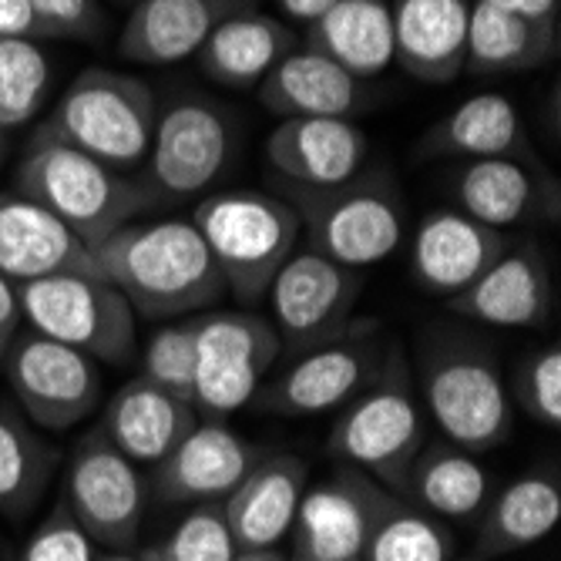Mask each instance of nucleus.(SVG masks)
Here are the masks:
<instances>
[{
	"label": "nucleus",
	"instance_id": "obj_1",
	"mask_svg": "<svg viewBox=\"0 0 561 561\" xmlns=\"http://www.w3.org/2000/svg\"><path fill=\"white\" fill-rule=\"evenodd\" d=\"M91 256L145 320H182L206 313L226 296V283L198 229L182 219L125 222L101 239Z\"/></svg>",
	"mask_w": 561,
	"mask_h": 561
},
{
	"label": "nucleus",
	"instance_id": "obj_2",
	"mask_svg": "<svg viewBox=\"0 0 561 561\" xmlns=\"http://www.w3.org/2000/svg\"><path fill=\"white\" fill-rule=\"evenodd\" d=\"M14 192L55 216L88 252L125 222L159 206V195L141 179L41 135H31L14 172Z\"/></svg>",
	"mask_w": 561,
	"mask_h": 561
},
{
	"label": "nucleus",
	"instance_id": "obj_3",
	"mask_svg": "<svg viewBox=\"0 0 561 561\" xmlns=\"http://www.w3.org/2000/svg\"><path fill=\"white\" fill-rule=\"evenodd\" d=\"M276 195H283L299 216L306 245L360 273L390 260L407 232L403 195L390 172H356L327 188L276 179Z\"/></svg>",
	"mask_w": 561,
	"mask_h": 561
},
{
	"label": "nucleus",
	"instance_id": "obj_4",
	"mask_svg": "<svg viewBox=\"0 0 561 561\" xmlns=\"http://www.w3.org/2000/svg\"><path fill=\"white\" fill-rule=\"evenodd\" d=\"M192 226L242 306L266 299L270 283L299 245V216L276 192H216L198 202Z\"/></svg>",
	"mask_w": 561,
	"mask_h": 561
},
{
	"label": "nucleus",
	"instance_id": "obj_5",
	"mask_svg": "<svg viewBox=\"0 0 561 561\" xmlns=\"http://www.w3.org/2000/svg\"><path fill=\"white\" fill-rule=\"evenodd\" d=\"M156 91L135 75L91 65L58 98L34 135L71 145L118 172L145 162L156 128Z\"/></svg>",
	"mask_w": 561,
	"mask_h": 561
},
{
	"label": "nucleus",
	"instance_id": "obj_6",
	"mask_svg": "<svg viewBox=\"0 0 561 561\" xmlns=\"http://www.w3.org/2000/svg\"><path fill=\"white\" fill-rule=\"evenodd\" d=\"M424 444L427 427L403 353L400 346H387L383 364L370 383L340 407L330 434V454L400 494L403 478Z\"/></svg>",
	"mask_w": 561,
	"mask_h": 561
},
{
	"label": "nucleus",
	"instance_id": "obj_7",
	"mask_svg": "<svg viewBox=\"0 0 561 561\" xmlns=\"http://www.w3.org/2000/svg\"><path fill=\"white\" fill-rule=\"evenodd\" d=\"M421 390L444 437L471 454L494 450L512 434L515 407L497 356L471 340H440L421 356Z\"/></svg>",
	"mask_w": 561,
	"mask_h": 561
},
{
	"label": "nucleus",
	"instance_id": "obj_8",
	"mask_svg": "<svg viewBox=\"0 0 561 561\" xmlns=\"http://www.w3.org/2000/svg\"><path fill=\"white\" fill-rule=\"evenodd\" d=\"M24 327L88 353L98 364H128L135 310L101 273H50L18 283Z\"/></svg>",
	"mask_w": 561,
	"mask_h": 561
},
{
	"label": "nucleus",
	"instance_id": "obj_9",
	"mask_svg": "<svg viewBox=\"0 0 561 561\" xmlns=\"http://www.w3.org/2000/svg\"><path fill=\"white\" fill-rule=\"evenodd\" d=\"M195 323V411L226 421L252 403L279 356L273 323L252 310H213Z\"/></svg>",
	"mask_w": 561,
	"mask_h": 561
},
{
	"label": "nucleus",
	"instance_id": "obj_10",
	"mask_svg": "<svg viewBox=\"0 0 561 561\" xmlns=\"http://www.w3.org/2000/svg\"><path fill=\"white\" fill-rule=\"evenodd\" d=\"M387 356L377 320H353L336 340L296 353L289 367L256 390V407L279 417H317L346 407L380 370Z\"/></svg>",
	"mask_w": 561,
	"mask_h": 561
},
{
	"label": "nucleus",
	"instance_id": "obj_11",
	"mask_svg": "<svg viewBox=\"0 0 561 561\" xmlns=\"http://www.w3.org/2000/svg\"><path fill=\"white\" fill-rule=\"evenodd\" d=\"M364 293V273L340 266L317 249H296L270 283V310L279 350L289 356L323 346L353 327Z\"/></svg>",
	"mask_w": 561,
	"mask_h": 561
},
{
	"label": "nucleus",
	"instance_id": "obj_12",
	"mask_svg": "<svg viewBox=\"0 0 561 561\" xmlns=\"http://www.w3.org/2000/svg\"><path fill=\"white\" fill-rule=\"evenodd\" d=\"M0 374L24 411L44 431H68L91 417L101 400V370L88 353L21 330L11 343Z\"/></svg>",
	"mask_w": 561,
	"mask_h": 561
},
{
	"label": "nucleus",
	"instance_id": "obj_13",
	"mask_svg": "<svg viewBox=\"0 0 561 561\" xmlns=\"http://www.w3.org/2000/svg\"><path fill=\"white\" fill-rule=\"evenodd\" d=\"M232 156L229 115L206 98H175L156 112L141 182L165 198H192L206 192Z\"/></svg>",
	"mask_w": 561,
	"mask_h": 561
},
{
	"label": "nucleus",
	"instance_id": "obj_14",
	"mask_svg": "<svg viewBox=\"0 0 561 561\" xmlns=\"http://www.w3.org/2000/svg\"><path fill=\"white\" fill-rule=\"evenodd\" d=\"M65 504L94 545L112 551L135 545L145 518V481L138 465L128 461L101 427L84 434L71 454Z\"/></svg>",
	"mask_w": 561,
	"mask_h": 561
},
{
	"label": "nucleus",
	"instance_id": "obj_15",
	"mask_svg": "<svg viewBox=\"0 0 561 561\" xmlns=\"http://www.w3.org/2000/svg\"><path fill=\"white\" fill-rule=\"evenodd\" d=\"M390 497L393 491L360 468L340 465L330 481L302 491L289 528L293 558L360 561L364 545Z\"/></svg>",
	"mask_w": 561,
	"mask_h": 561
},
{
	"label": "nucleus",
	"instance_id": "obj_16",
	"mask_svg": "<svg viewBox=\"0 0 561 561\" xmlns=\"http://www.w3.org/2000/svg\"><path fill=\"white\" fill-rule=\"evenodd\" d=\"M447 306L465 320L501 327V330H531L551 320L554 286L545 252L535 239L507 242L501 256L465 289L447 299Z\"/></svg>",
	"mask_w": 561,
	"mask_h": 561
},
{
	"label": "nucleus",
	"instance_id": "obj_17",
	"mask_svg": "<svg viewBox=\"0 0 561 561\" xmlns=\"http://www.w3.org/2000/svg\"><path fill=\"white\" fill-rule=\"evenodd\" d=\"M270 450L222 421H198L182 444L156 465V491L175 504H222Z\"/></svg>",
	"mask_w": 561,
	"mask_h": 561
},
{
	"label": "nucleus",
	"instance_id": "obj_18",
	"mask_svg": "<svg viewBox=\"0 0 561 561\" xmlns=\"http://www.w3.org/2000/svg\"><path fill=\"white\" fill-rule=\"evenodd\" d=\"M370 141L353 118H279L266 138L276 179L327 188L364 172Z\"/></svg>",
	"mask_w": 561,
	"mask_h": 561
},
{
	"label": "nucleus",
	"instance_id": "obj_19",
	"mask_svg": "<svg viewBox=\"0 0 561 561\" xmlns=\"http://www.w3.org/2000/svg\"><path fill=\"white\" fill-rule=\"evenodd\" d=\"M252 8L256 0H138L118 34V55L151 68L179 65L198 55L226 18Z\"/></svg>",
	"mask_w": 561,
	"mask_h": 561
},
{
	"label": "nucleus",
	"instance_id": "obj_20",
	"mask_svg": "<svg viewBox=\"0 0 561 561\" xmlns=\"http://www.w3.org/2000/svg\"><path fill=\"white\" fill-rule=\"evenodd\" d=\"M512 242L501 229H491L457 209L431 213L411 245L414 276L424 293L434 296H457L465 293Z\"/></svg>",
	"mask_w": 561,
	"mask_h": 561
},
{
	"label": "nucleus",
	"instance_id": "obj_21",
	"mask_svg": "<svg viewBox=\"0 0 561 561\" xmlns=\"http://www.w3.org/2000/svg\"><path fill=\"white\" fill-rule=\"evenodd\" d=\"M393 61L424 84L465 71L471 0H393Z\"/></svg>",
	"mask_w": 561,
	"mask_h": 561
},
{
	"label": "nucleus",
	"instance_id": "obj_22",
	"mask_svg": "<svg viewBox=\"0 0 561 561\" xmlns=\"http://www.w3.org/2000/svg\"><path fill=\"white\" fill-rule=\"evenodd\" d=\"M310 468L293 454H266L222 501V515L239 551L276 548L296 518Z\"/></svg>",
	"mask_w": 561,
	"mask_h": 561
},
{
	"label": "nucleus",
	"instance_id": "obj_23",
	"mask_svg": "<svg viewBox=\"0 0 561 561\" xmlns=\"http://www.w3.org/2000/svg\"><path fill=\"white\" fill-rule=\"evenodd\" d=\"M260 101L276 118H353L370 105V88L299 44L260 81Z\"/></svg>",
	"mask_w": 561,
	"mask_h": 561
},
{
	"label": "nucleus",
	"instance_id": "obj_24",
	"mask_svg": "<svg viewBox=\"0 0 561 561\" xmlns=\"http://www.w3.org/2000/svg\"><path fill=\"white\" fill-rule=\"evenodd\" d=\"M447 192L465 213L491 229H515L538 219L554 195L545 192V175L515 159H468L447 172Z\"/></svg>",
	"mask_w": 561,
	"mask_h": 561
},
{
	"label": "nucleus",
	"instance_id": "obj_25",
	"mask_svg": "<svg viewBox=\"0 0 561 561\" xmlns=\"http://www.w3.org/2000/svg\"><path fill=\"white\" fill-rule=\"evenodd\" d=\"M421 159H515L535 162L528 128L515 101L504 94H474L447 112L417 145Z\"/></svg>",
	"mask_w": 561,
	"mask_h": 561
},
{
	"label": "nucleus",
	"instance_id": "obj_26",
	"mask_svg": "<svg viewBox=\"0 0 561 561\" xmlns=\"http://www.w3.org/2000/svg\"><path fill=\"white\" fill-rule=\"evenodd\" d=\"M50 273H98V263L55 216L18 192H0V276L24 283Z\"/></svg>",
	"mask_w": 561,
	"mask_h": 561
},
{
	"label": "nucleus",
	"instance_id": "obj_27",
	"mask_svg": "<svg viewBox=\"0 0 561 561\" xmlns=\"http://www.w3.org/2000/svg\"><path fill=\"white\" fill-rule=\"evenodd\" d=\"M195 424L198 411L192 403L165 393L145 377H135L108 400L105 417H101L98 427L128 461L159 465Z\"/></svg>",
	"mask_w": 561,
	"mask_h": 561
},
{
	"label": "nucleus",
	"instance_id": "obj_28",
	"mask_svg": "<svg viewBox=\"0 0 561 561\" xmlns=\"http://www.w3.org/2000/svg\"><path fill=\"white\" fill-rule=\"evenodd\" d=\"M293 47H299V34L286 21L252 8L226 18L195 58L213 81L245 91L256 88Z\"/></svg>",
	"mask_w": 561,
	"mask_h": 561
},
{
	"label": "nucleus",
	"instance_id": "obj_29",
	"mask_svg": "<svg viewBox=\"0 0 561 561\" xmlns=\"http://www.w3.org/2000/svg\"><path fill=\"white\" fill-rule=\"evenodd\" d=\"M302 47L320 50L353 78H377L393 65V21L390 0H336L306 27Z\"/></svg>",
	"mask_w": 561,
	"mask_h": 561
},
{
	"label": "nucleus",
	"instance_id": "obj_30",
	"mask_svg": "<svg viewBox=\"0 0 561 561\" xmlns=\"http://www.w3.org/2000/svg\"><path fill=\"white\" fill-rule=\"evenodd\" d=\"M400 497L414 501L440 522H471L491 501V474L481 468L478 454L444 444H424L403 478Z\"/></svg>",
	"mask_w": 561,
	"mask_h": 561
},
{
	"label": "nucleus",
	"instance_id": "obj_31",
	"mask_svg": "<svg viewBox=\"0 0 561 561\" xmlns=\"http://www.w3.org/2000/svg\"><path fill=\"white\" fill-rule=\"evenodd\" d=\"M558 24H535L484 0H471L465 68L474 75H522L558 55Z\"/></svg>",
	"mask_w": 561,
	"mask_h": 561
},
{
	"label": "nucleus",
	"instance_id": "obj_32",
	"mask_svg": "<svg viewBox=\"0 0 561 561\" xmlns=\"http://www.w3.org/2000/svg\"><path fill=\"white\" fill-rule=\"evenodd\" d=\"M561 518V484L551 471H535L507 484L488 507L478 528V558L522 551L554 531Z\"/></svg>",
	"mask_w": 561,
	"mask_h": 561
},
{
	"label": "nucleus",
	"instance_id": "obj_33",
	"mask_svg": "<svg viewBox=\"0 0 561 561\" xmlns=\"http://www.w3.org/2000/svg\"><path fill=\"white\" fill-rule=\"evenodd\" d=\"M58 454L24 417L0 411V515L24 518L44 494Z\"/></svg>",
	"mask_w": 561,
	"mask_h": 561
},
{
	"label": "nucleus",
	"instance_id": "obj_34",
	"mask_svg": "<svg viewBox=\"0 0 561 561\" xmlns=\"http://www.w3.org/2000/svg\"><path fill=\"white\" fill-rule=\"evenodd\" d=\"M454 558V535L450 528L407 501L393 494L377 518L360 561H450Z\"/></svg>",
	"mask_w": 561,
	"mask_h": 561
},
{
	"label": "nucleus",
	"instance_id": "obj_35",
	"mask_svg": "<svg viewBox=\"0 0 561 561\" xmlns=\"http://www.w3.org/2000/svg\"><path fill=\"white\" fill-rule=\"evenodd\" d=\"M50 84V65L37 41H0V131L24 128L44 105Z\"/></svg>",
	"mask_w": 561,
	"mask_h": 561
},
{
	"label": "nucleus",
	"instance_id": "obj_36",
	"mask_svg": "<svg viewBox=\"0 0 561 561\" xmlns=\"http://www.w3.org/2000/svg\"><path fill=\"white\" fill-rule=\"evenodd\" d=\"M236 551L222 504H198L162 545L141 554L145 561H232Z\"/></svg>",
	"mask_w": 561,
	"mask_h": 561
},
{
	"label": "nucleus",
	"instance_id": "obj_37",
	"mask_svg": "<svg viewBox=\"0 0 561 561\" xmlns=\"http://www.w3.org/2000/svg\"><path fill=\"white\" fill-rule=\"evenodd\" d=\"M145 380L195 407V323L179 320L151 333L145 346Z\"/></svg>",
	"mask_w": 561,
	"mask_h": 561
},
{
	"label": "nucleus",
	"instance_id": "obj_38",
	"mask_svg": "<svg viewBox=\"0 0 561 561\" xmlns=\"http://www.w3.org/2000/svg\"><path fill=\"white\" fill-rule=\"evenodd\" d=\"M515 400L531 421L551 431L561 427V346L558 343H548L545 350H535L528 356L515 377Z\"/></svg>",
	"mask_w": 561,
	"mask_h": 561
},
{
	"label": "nucleus",
	"instance_id": "obj_39",
	"mask_svg": "<svg viewBox=\"0 0 561 561\" xmlns=\"http://www.w3.org/2000/svg\"><path fill=\"white\" fill-rule=\"evenodd\" d=\"M18 561H98L94 541L71 518L68 504H55L50 515L37 525Z\"/></svg>",
	"mask_w": 561,
	"mask_h": 561
},
{
	"label": "nucleus",
	"instance_id": "obj_40",
	"mask_svg": "<svg viewBox=\"0 0 561 561\" xmlns=\"http://www.w3.org/2000/svg\"><path fill=\"white\" fill-rule=\"evenodd\" d=\"M37 41H98L105 34V11L98 0H34Z\"/></svg>",
	"mask_w": 561,
	"mask_h": 561
},
{
	"label": "nucleus",
	"instance_id": "obj_41",
	"mask_svg": "<svg viewBox=\"0 0 561 561\" xmlns=\"http://www.w3.org/2000/svg\"><path fill=\"white\" fill-rule=\"evenodd\" d=\"M21 330H24V317H21L18 283L0 276V367H4V356H8V350Z\"/></svg>",
	"mask_w": 561,
	"mask_h": 561
},
{
	"label": "nucleus",
	"instance_id": "obj_42",
	"mask_svg": "<svg viewBox=\"0 0 561 561\" xmlns=\"http://www.w3.org/2000/svg\"><path fill=\"white\" fill-rule=\"evenodd\" d=\"M8 37L37 41L34 0H0V41H8Z\"/></svg>",
	"mask_w": 561,
	"mask_h": 561
},
{
	"label": "nucleus",
	"instance_id": "obj_43",
	"mask_svg": "<svg viewBox=\"0 0 561 561\" xmlns=\"http://www.w3.org/2000/svg\"><path fill=\"white\" fill-rule=\"evenodd\" d=\"M484 4L518 14L535 24H558V11H561V0H484Z\"/></svg>",
	"mask_w": 561,
	"mask_h": 561
},
{
	"label": "nucleus",
	"instance_id": "obj_44",
	"mask_svg": "<svg viewBox=\"0 0 561 561\" xmlns=\"http://www.w3.org/2000/svg\"><path fill=\"white\" fill-rule=\"evenodd\" d=\"M336 4V0H279V11L289 18V21H296V24H302V27H310L313 21H320L330 8Z\"/></svg>",
	"mask_w": 561,
	"mask_h": 561
},
{
	"label": "nucleus",
	"instance_id": "obj_45",
	"mask_svg": "<svg viewBox=\"0 0 561 561\" xmlns=\"http://www.w3.org/2000/svg\"><path fill=\"white\" fill-rule=\"evenodd\" d=\"M232 561H286L279 548H260V551H236Z\"/></svg>",
	"mask_w": 561,
	"mask_h": 561
},
{
	"label": "nucleus",
	"instance_id": "obj_46",
	"mask_svg": "<svg viewBox=\"0 0 561 561\" xmlns=\"http://www.w3.org/2000/svg\"><path fill=\"white\" fill-rule=\"evenodd\" d=\"M98 561H145V554H125V551H115V554L98 558Z\"/></svg>",
	"mask_w": 561,
	"mask_h": 561
},
{
	"label": "nucleus",
	"instance_id": "obj_47",
	"mask_svg": "<svg viewBox=\"0 0 561 561\" xmlns=\"http://www.w3.org/2000/svg\"><path fill=\"white\" fill-rule=\"evenodd\" d=\"M0 159H4V131H0Z\"/></svg>",
	"mask_w": 561,
	"mask_h": 561
},
{
	"label": "nucleus",
	"instance_id": "obj_48",
	"mask_svg": "<svg viewBox=\"0 0 561 561\" xmlns=\"http://www.w3.org/2000/svg\"><path fill=\"white\" fill-rule=\"evenodd\" d=\"M461 561H488V558H478V554H471V558H461Z\"/></svg>",
	"mask_w": 561,
	"mask_h": 561
},
{
	"label": "nucleus",
	"instance_id": "obj_49",
	"mask_svg": "<svg viewBox=\"0 0 561 561\" xmlns=\"http://www.w3.org/2000/svg\"><path fill=\"white\" fill-rule=\"evenodd\" d=\"M293 561H320V558H293Z\"/></svg>",
	"mask_w": 561,
	"mask_h": 561
},
{
	"label": "nucleus",
	"instance_id": "obj_50",
	"mask_svg": "<svg viewBox=\"0 0 561 561\" xmlns=\"http://www.w3.org/2000/svg\"><path fill=\"white\" fill-rule=\"evenodd\" d=\"M125 4H138V0H125Z\"/></svg>",
	"mask_w": 561,
	"mask_h": 561
}]
</instances>
